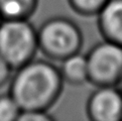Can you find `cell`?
Returning <instances> with one entry per match:
<instances>
[{
	"instance_id": "3",
	"label": "cell",
	"mask_w": 122,
	"mask_h": 121,
	"mask_svg": "<svg viewBox=\"0 0 122 121\" xmlns=\"http://www.w3.org/2000/svg\"><path fill=\"white\" fill-rule=\"evenodd\" d=\"M37 29L29 19H3L0 24V55L15 70L34 59Z\"/></svg>"
},
{
	"instance_id": "14",
	"label": "cell",
	"mask_w": 122,
	"mask_h": 121,
	"mask_svg": "<svg viewBox=\"0 0 122 121\" xmlns=\"http://www.w3.org/2000/svg\"><path fill=\"white\" fill-rule=\"evenodd\" d=\"M3 21V17H2V15L0 14V24H1V22Z\"/></svg>"
},
{
	"instance_id": "5",
	"label": "cell",
	"mask_w": 122,
	"mask_h": 121,
	"mask_svg": "<svg viewBox=\"0 0 122 121\" xmlns=\"http://www.w3.org/2000/svg\"><path fill=\"white\" fill-rule=\"evenodd\" d=\"M86 114L92 121H122V92L117 86H98L88 97Z\"/></svg>"
},
{
	"instance_id": "12",
	"label": "cell",
	"mask_w": 122,
	"mask_h": 121,
	"mask_svg": "<svg viewBox=\"0 0 122 121\" xmlns=\"http://www.w3.org/2000/svg\"><path fill=\"white\" fill-rule=\"evenodd\" d=\"M14 69L0 55V88L9 83Z\"/></svg>"
},
{
	"instance_id": "1",
	"label": "cell",
	"mask_w": 122,
	"mask_h": 121,
	"mask_svg": "<svg viewBox=\"0 0 122 121\" xmlns=\"http://www.w3.org/2000/svg\"><path fill=\"white\" fill-rule=\"evenodd\" d=\"M64 84L59 67L47 60L32 59L14 70L8 93L21 111H49L62 95Z\"/></svg>"
},
{
	"instance_id": "9",
	"label": "cell",
	"mask_w": 122,
	"mask_h": 121,
	"mask_svg": "<svg viewBox=\"0 0 122 121\" xmlns=\"http://www.w3.org/2000/svg\"><path fill=\"white\" fill-rule=\"evenodd\" d=\"M107 2L108 0H68L71 9L85 17L97 16Z\"/></svg>"
},
{
	"instance_id": "8",
	"label": "cell",
	"mask_w": 122,
	"mask_h": 121,
	"mask_svg": "<svg viewBox=\"0 0 122 121\" xmlns=\"http://www.w3.org/2000/svg\"><path fill=\"white\" fill-rule=\"evenodd\" d=\"M38 6V0H0L3 19H29Z\"/></svg>"
},
{
	"instance_id": "13",
	"label": "cell",
	"mask_w": 122,
	"mask_h": 121,
	"mask_svg": "<svg viewBox=\"0 0 122 121\" xmlns=\"http://www.w3.org/2000/svg\"><path fill=\"white\" fill-rule=\"evenodd\" d=\"M117 87H118V88L121 90V92H122V76H121V78H120L118 84H117Z\"/></svg>"
},
{
	"instance_id": "11",
	"label": "cell",
	"mask_w": 122,
	"mask_h": 121,
	"mask_svg": "<svg viewBox=\"0 0 122 121\" xmlns=\"http://www.w3.org/2000/svg\"><path fill=\"white\" fill-rule=\"evenodd\" d=\"M55 117L50 114L49 111L29 110L21 111L17 121H53Z\"/></svg>"
},
{
	"instance_id": "10",
	"label": "cell",
	"mask_w": 122,
	"mask_h": 121,
	"mask_svg": "<svg viewBox=\"0 0 122 121\" xmlns=\"http://www.w3.org/2000/svg\"><path fill=\"white\" fill-rule=\"evenodd\" d=\"M21 108L9 93L0 95V121H17Z\"/></svg>"
},
{
	"instance_id": "6",
	"label": "cell",
	"mask_w": 122,
	"mask_h": 121,
	"mask_svg": "<svg viewBox=\"0 0 122 121\" xmlns=\"http://www.w3.org/2000/svg\"><path fill=\"white\" fill-rule=\"evenodd\" d=\"M97 24L104 40L122 45V0H108L97 14Z\"/></svg>"
},
{
	"instance_id": "7",
	"label": "cell",
	"mask_w": 122,
	"mask_h": 121,
	"mask_svg": "<svg viewBox=\"0 0 122 121\" xmlns=\"http://www.w3.org/2000/svg\"><path fill=\"white\" fill-rule=\"evenodd\" d=\"M59 70L65 83L79 86L89 82L87 58L81 51L61 60Z\"/></svg>"
},
{
	"instance_id": "4",
	"label": "cell",
	"mask_w": 122,
	"mask_h": 121,
	"mask_svg": "<svg viewBox=\"0 0 122 121\" xmlns=\"http://www.w3.org/2000/svg\"><path fill=\"white\" fill-rule=\"evenodd\" d=\"M89 82L98 86H117L122 76V45L104 40L86 55Z\"/></svg>"
},
{
	"instance_id": "2",
	"label": "cell",
	"mask_w": 122,
	"mask_h": 121,
	"mask_svg": "<svg viewBox=\"0 0 122 121\" xmlns=\"http://www.w3.org/2000/svg\"><path fill=\"white\" fill-rule=\"evenodd\" d=\"M38 50L47 59L63 60L81 51L83 32L75 21L65 16L46 19L37 29Z\"/></svg>"
}]
</instances>
